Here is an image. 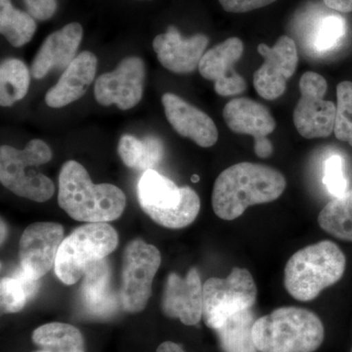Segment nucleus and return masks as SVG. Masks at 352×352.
Segmentation results:
<instances>
[{
    "label": "nucleus",
    "instance_id": "obj_1",
    "mask_svg": "<svg viewBox=\"0 0 352 352\" xmlns=\"http://www.w3.org/2000/svg\"><path fill=\"white\" fill-rule=\"evenodd\" d=\"M286 186L285 176L270 166L249 162L233 164L215 179L212 208L219 219L234 220L252 206L277 200Z\"/></svg>",
    "mask_w": 352,
    "mask_h": 352
},
{
    "label": "nucleus",
    "instance_id": "obj_33",
    "mask_svg": "<svg viewBox=\"0 0 352 352\" xmlns=\"http://www.w3.org/2000/svg\"><path fill=\"white\" fill-rule=\"evenodd\" d=\"M277 0H219L223 10L229 13H247L263 8Z\"/></svg>",
    "mask_w": 352,
    "mask_h": 352
},
{
    "label": "nucleus",
    "instance_id": "obj_28",
    "mask_svg": "<svg viewBox=\"0 0 352 352\" xmlns=\"http://www.w3.org/2000/svg\"><path fill=\"white\" fill-rule=\"evenodd\" d=\"M38 281L18 270L13 275L3 277L0 283L1 310L6 314H17L36 295Z\"/></svg>",
    "mask_w": 352,
    "mask_h": 352
},
{
    "label": "nucleus",
    "instance_id": "obj_16",
    "mask_svg": "<svg viewBox=\"0 0 352 352\" xmlns=\"http://www.w3.org/2000/svg\"><path fill=\"white\" fill-rule=\"evenodd\" d=\"M203 286L196 267L190 268L185 278L170 273L162 296V311L170 318L179 319L184 325H196L203 317Z\"/></svg>",
    "mask_w": 352,
    "mask_h": 352
},
{
    "label": "nucleus",
    "instance_id": "obj_10",
    "mask_svg": "<svg viewBox=\"0 0 352 352\" xmlns=\"http://www.w3.org/2000/svg\"><path fill=\"white\" fill-rule=\"evenodd\" d=\"M327 89V80L315 72H307L300 78V98L294 110V124L302 138H324L333 133L337 106L324 99Z\"/></svg>",
    "mask_w": 352,
    "mask_h": 352
},
{
    "label": "nucleus",
    "instance_id": "obj_37",
    "mask_svg": "<svg viewBox=\"0 0 352 352\" xmlns=\"http://www.w3.org/2000/svg\"><path fill=\"white\" fill-rule=\"evenodd\" d=\"M199 179H200V177H199L198 175H193L192 176V182H198Z\"/></svg>",
    "mask_w": 352,
    "mask_h": 352
},
{
    "label": "nucleus",
    "instance_id": "obj_21",
    "mask_svg": "<svg viewBox=\"0 0 352 352\" xmlns=\"http://www.w3.org/2000/svg\"><path fill=\"white\" fill-rule=\"evenodd\" d=\"M111 267L105 259L88 268L83 276V307L95 316L106 317L117 308V300L111 288Z\"/></svg>",
    "mask_w": 352,
    "mask_h": 352
},
{
    "label": "nucleus",
    "instance_id": "obj_35",
    "mask_svg": "<svg viewBox=\"0 0 352 352\" xmlns=\"http://www.w3.org/2000/svg\"><path fill=\"white\" fill-rule=\"evenodd\" d=\"M157 352H185L179 344L173 342H164L157 347Z\"/></svg>",
    "mask_w": 352,
    "mask_h": 352
},
{
    "label": "nucleus",
    "instance_id": "obj_38",
    "mask_svg": "<svg viewBox=\"0 0 352 352\" xmlns=\"http://www.w3.org/2000/svg\"><path fill=\"white\" fill-rule=\"evenodd\" d=\"M139 1H144V0H139Z\"/></svg>",
    "mask_w": 352,
    "mask_h": 352
},
{
    "label": "nucleus",
    "instance_id": "obj_6",
    "mask_svg": "<svg viewBox=\"0 0 352 352\" xmlns=\"http://www.w3.org/2000/svg\"><path fill=\"white\" fill-rule=\"evenodd\" d=\"M51 159V148L41 139H32L23 150L1 146L0 182L15 195L44 203L54 195V183L36 168Z\"/></svg>",
    "mask_w": 352,
    "mask_h": 352
},
{
    "label": "nucleus",
    "instance_id": "obj_9",
    "mask_svg": "<svg viewBox=\"0 0 352 352\" xmlns=\"http://www.w3.org/2000/svg\"><path fill=\"white\" fill-rule=\"evenodd\" d=\"M161 252L154 245L134 239L122 254L120 302L122 309L138 314L145 309L152 294L153 280L161 266Z\"/></svg>",
    "mask_w": 352,
    "mask_h": 352
},
{
    "label": "nucleus",
    "instance_id": "obj_26",
    "mask_svg": "<svg viewBox=\"0 0 352 352\" xmlns=\"http://www.w3.org/2000/svg\"><path fill=\"white\" fill-rule=\"evenodd\" d=\"M318 223L337 239L352 242V189L329 201L318 215Z\"/></svg>",
    "mask_w": 352,
    "mask_h": 352
},
{
    "label": "nucleus",
    "instance_id": "obj_4",
    "mask_svg": "<svg viewBox=\"0 0 352 352\" xmlns=\"http://www.w3.org/2000/svg\"><path fill=\"white\" fill-rule=\"evenodd\" d=\"M346 265V256L332 241L307 245L285 266V288L295 300L310 302L342 279Z\"/></svg>",
    "mask_w": 352,
    "mask_h": 352
},
{
    "label": "nucleus",
    "instance_id": "obj_7",
    "mask_svg": "<svg viewBox=\"0 0 352 352\" xmlns=\"http://www.w3.org/2000/svg\"><path fill=\"white\" fill-rule=\"evenodd\" d=\"M119 245V235L107 222L87 223L76 228L62 242L55 274L65 285H74L88 268L107 258Z\"/></svg>",
    "mask_w": 352,
    "mask_h": 352
},
{
    "label": "nucleus",
    "instance_id": "obj_18",
    "mask_svg": "<svg viewBox=\"0 0 352 352\" xmlns=\"http://www.w3.org/2000/svg\"><path fill=\"white\" fill-rule=\"evenodd\" d=\"M162 103L166 120L182 138H190L203 148L212 147L217 142L219 131L207 113L173 94H164Z\"/></svg>",
    "mask_w": 352,
    "mask_h": 352
},
{
    "label": "nucleus",
    "instance_id": "obj_39",
    "mask_svg": "<svg viewBox=\"0 0 352 352\" xmlns=\"http://www.w3.org/2000/svg\"><path fill=\"white\" fill-rule=\"evenodd\" d=\"M352 352V351H351Z\"/></svg>",
    "mask_w": 352,
    "mask_h": 352
},
{
    "label": "nucleus",
    "instance_id": "obj_20",
    "mask_svg": "<svg viewBox=\"0 0 352 352\" xmlns=\"http://www.w3.org/2000/svg\"><path fill=\"white\" fill-rule=\"evenodd\" d=\"M97 58L90 51H83L67 67L56 85L45 95L50 108H63L78 101L94 82L97 69Z\"/></svg>",
    "mask_w": 352,
    "mask_h": 352
},
{
    "label": "nucleus",
    "instance_id": "obj_27",
    "mask_svg": "<svg viewBox=\"0 0 352 352\" xmlns=\"http://www.w3.org/2000/svg\"><path fill=\"white\" fill-rule=\"evenodd\" d=\"M30 82V69L22 60H4L0 66V105L10 107L22 100L29 91Z\"/></svg>",
    "mask_w": 352,
    "mask_h": 352
},
{
    "label": "nucleus",
    "instance_id": "obj_13",
    "mask_svg": "<svg viewBox=\"0 0 352 352\" xmlns=\"http://www.w3.org/2000/svg\"><path fill=\"white\" fill-rule=\"evenodd\" d=\"M145 76V65L141 58H124L113 71L97 78L95 99L102 106L116 104L120 110L135 107L142 99Z\"/></svg>",
    "mask_w": 352,
    "mask_h": 352
},
{
    "label": "nucleus",
    "instance_id": "obj_34",
    "mask_svg": "<svg viewBox=\"0 0 352 352\" xmlns=\"http://www.w3.org/2000/svg\"><path fill=\"white\" fill-rule=\"evenodd\" d=\"M325 6L340 13L352 12V0H323Z\"/></svg>",
    "mask_w": 352,
    "mask_h": 352
},
{
    "label": "nucleus",
    "instance_id": "obj_24",
    "mask_svg": "<svg viewBox=\"0 0 352 352\" xmlns=\"http://www.w3.org/2000/svg\"><path fill=\"white\" fill-rule=\"evenodd\" d=\"M254 322V312L245 309L234 314L222 327L215 330L223 351L258 352L252 337Z\"/></svg>",
    "mask_w": 352,
    "mask_h": 352
},
{
    "label": "nucleus",
    "instance_id": "obj_5",
    "mask_svg": "<svg viewBox=\"0 0 352 352\" xmlns=\"http://www.w3.org/2000/svg\"><path fill=\"white\" fill-rule=\"evenodd\" d=\"M139 205L159 226L182 229L193 223L200 212L198 194L189 186L178 187L155 170L143 173L138 184Z\"/></svg>",
    "mask_w": 352,
    "mask_h": 352
},
{
    "label": "nucleus",
    "instance_id": "obj_19",
    "mask_svg": "<svg viewBox=\"0 0 352 352\" xmlns=\"http://www.w3.org/2000/svg\"><path fill=\"white\" fill-rule=\"evenodd\" d=\"M83 36L80 23L73 22L50 34L34 57L32 64V78L41 80L52 69H66L75 59Z\"/></svg>",
    "mask_w": 352,
    "mask_h": 352
},
{
    "label": "nucleus",
    "instance_id": "obj_36",
    "mask_svg": "<svg viewBox=\"0 0 352 352\" xmlns=\"http://www.w3.org/2000/svg\"><path fill=\"white\" fill-rule=\"evenodd\" d=\"M6 235V226L4 224L3 220H1V242H3L4 238Z\"/></svg>",
    "mask_w": 352,
    "mask_h": 352
},
{
    "label": "nucleus",
    "instance_id": "obj_17",
    "mask_svg": "<svg viewBox=\"0 0 352 352\" xmlns=\"http://www.w3.org/2000/svg\"><path fill=\"white\" fill-rule=\"evenodd\" d=\"M210 38L204 34L182 38L175 25L164 34H157L153 48L162 66L175 74H190L199 68Z\"/></svg>",
    "mask_w": 352,
    "mask_h": 352
},
{
    "label": "nucleus",
    "instance_id": "obj_8",
    "mask_svg": "<svg viewBox=\"0 0 352 352\" xmlns=\"http://www.w3.org/2000/svg\"><path fill=\"white\" fill-rule=\"evenodd\" d=\"M258 289L249 270L234 267L226 279L210 278L203 286V317L208 328L217 330L234 314L251 309Z\"/></svg>",
    "mask_w": 352,
    "mask_h": 352
},
{
    "label": "nucleus",
    "instance_id": "obj_2",
    "mask_svg": "<svg viewBox=\"0 0 352 352\" xmlns=\"http://www.w3.org/2000/svg\"><path fill=\"white\" fill-rule=\"evenodd\" d=\"M58 204L72 219L95 223L120 219L126 197L119 187L94 184L85 166L76 161L63 164L59 173Z\"/></svg>",
    "mask_w": 352,
    "mask_h": 352
},
{
    "label": "nucleus",
    "instance_id": "obj_32",
    "mask_svg": "<svg viewBox=\"0 0 352 352\" xmlns=\"http://www.w3.org/2000/svg\"><path fill=\"white\" fill-rule=\"evenodd\" d=\"M27 12L38 21H47L56 12L57 0H23Z\"/></svg>",
    "mask_w": 352,
    "mask_h": 352
},
{
    "label": "nucleus",
    "instance_id": "obj_15",
    "mask_svg": "<svg viewBox=\"0 0 352 352\" xmlns=\"http://www.w3.org/2000/svg\"><path fill=\"white\" fill-rule=\"evenodd\" d=\"M243 53V41L229 38L208 50L201 58L199 72L204 78L214 82V91L220 96H235L247 89L245 78L234 68Z\"/></svg>",
    "mask_w": 352,
    "mask_h": 352
},
{
    "label": "nucleus",
    "instance_id": "obj_31",
    "mask_svg": "<svg viewBox=\"0 0 352 352\" xmlns=\"http://www.w3.org/2000/svg\"><path fill=\"white\" fill-rule=\"evenodd\" d=\"M323 182L329 193L335 198L344 195L347 191L344 161L340 155H333L325 162Z\"/></svg>",
    "mask_w": 352,
    "mask_h": 352
},
{
    "label": "nucleus",
    "instance_id": "obj_25",
    "mask_svg": "<svg viewBox=\"0 0 352 352\" xmlns=\"http://www.w3.org/2000/svg\"><path fill=\"white\" fill-rule=\"evenodd\" d=\"M36 32V19L20 10L11 0H0V32L14 47L29 43Z\"/></svg>",
    "mask_w": 352,
    "mask_h": 352
},
{
    "label": "nucleus",
    "instance_id": "obj_22",
    "mask_svg": "<svg viewBox=\"0 0 352 352\" xmlns=\"http://www.w3.org/2000/svg\"><path fill=\"white\" fill-rule=\"evenodd\" d=\"M118 151L122 161L131 168L154 170L164 156L162 141L154 135L139 139L131 134H124L120 139Z\"/></svg>",
    "mask_w": 352,
    "mask_h": 352
},
{
    "label": "nucleus",
    "instance_id": "obj_3",
    "mask_svg": "<svg viewBox=\"0 0 352 352\" xmlns=\"http://www.w3.org/2000/svg\"><path fill=\"white\" fill-rule=\"evenodd\" d=\"M252 337L261 352H314L324 340V326L305 308L285 307L256 319Z\"/></svg>",
    "mask_w": 352,
    "mask_h": 352
},
{
    "label": "nucleus",
    "instance_id": "obj_11",
    "mask_svg": "<svg viewBox=\"0 0 352 352\" xmlns=\"http://www.w3.org/2000/svg\"><path fill=\"white\" fill-rule=\"evenodd\" d=\"M258 52L263 65L254 74V87L265 100H276L285 94L287 82L295 75L298 64L295 41L288 36L277 39L272 47L261 43Z\"/></svg>",
    "mask_w": 352,
    "mask_h": 352
},
{
    "label": "nucleus",
    "instance_id": "obj_30",
    "mask_svg": "<svg viewBox=\"0 0 352 352\" xmlns=\"http://www.w3.org/2000/svg\"><path fill=\"white\" fill-rule=\"evenodd\" d=\"M346 34V21L337 15H331L324 18L317 28L314 45L317 50L327 51L332 50L340 43Z\"/></svg>",
    "mask_w": 352,
    "mask_h": 352
},
{
    "label": "nucleus",
    "instance_id": "obj_23",
    "mask_svg": "<svg viewBox=\"0 0 352 352\" xmlns=\"http://www.w3.org/2000/svg\"><path fill=\"white\" fill-rule=\"evenodd\" d=\"M32 342L39 347L34 352H85L80 331L71 324H44L32 333Z\"/></svg>",
    "mask_w": 352,
    "mask_h": 352
},
{
    "label": "nucleus",
    "instance_id": "obj_12",
    "mask_svg": "<svg viewBox=\"0 0 352 352\" xmlns=\"http://www.w3.org/2000/svg\"><path fill=\"white\" fill-rule=\"evenodd\" d=\"M64 227L55 222H36L27 227L19 242L20 270L38 281L55 267L63 242Z\"/></svg>",
    "mask_w": 352,
    "mask_h": 352
},
{
    "label": "nucleus",
    "instance_id": "obj_29",
    "mask_svg": "<svg viewBox=\"0 0 352 352\" xmlns=\"http://www.w3.org/2000/svg\"><path fill=\"white\" fill-rule=\"evenodd\" d=\"M333 133L340 141L352 147V82H342L337 87V113Z\"/></svg>",
    "mask_w": 352,
    "mask_h": 352
},
{
    "label": "nucleus",
    "instance_id": "obj_14",
    "mask_svg": "<svg viewBox=\"0 0 352 352\" xmlns=\"http://www.w3.org/2000/svg\"><path fill=\"white\" fill-rule=\"evenodd\" d=\"M223 119L231 131L254 138V153L259 157L272 155L267 136L276 129V122L263 104L245 97L232 99L224 106Z\"/></svg>",
    "mask_w": 352,
    "mask_h": 352
}]
</instances>
